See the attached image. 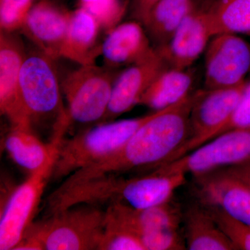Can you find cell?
<instances>
[{"label":"cell","instance_id":"cell-9","mask_svg":"<svg viewBox=\"0 0 250 250\" xmlns=\"http://www.w3.org/2000/svg\"><path fill=\"white\" fill-rule=\"evenodd\" d=\"M246 83L244 82L228 88L199 90L190 112L188 139L170 162L217 136L236 111Z\"/></svg>","mask_w":250,"mask_h":250},{"label":"cell","instance_id":"cell-19","mask_svg":"<svg viewBox=\"0 0 250 250\" xmlns=\"http://www.w3.org/2000/svg\"><path fill=\"white\" fill-rule=\"evenodd\" d=\"M61 141L45 143L33 128L11 126L4 139V147L12 160L31 174L40 170L55 155Z\"/></svg>","mask_w":250,"mask_h":250},{"label":"cell","instance_id":"cell-8","mask_svg":"<svg viewBox=\"0 0 250 250\" xmlns=\"http://www.w3.org/2000/svg\"><path fill=\"white\" fill-rule=\"evenodd\" d=\"M56 154L40 170L29 174L27 180L15 188L1 206L0 250H14L33 223L46 184L50 181Z\"/></svg>","mask_w":250,"mask_h":250},{"label":"cell","instance_id":"cell-4","mask_svg":"<svg viewBox=\"0 0 250 250\" xmlns=\"http://www.w3.org/2000/svg\"><path fill=\"white\" fill-rule=\"evenodd\" d=\"M186 182L185 174L160 166L140 173L99 177L92 184L90 195L99 205L121 204L143 209L170 201L174 192Z\"/></svg>","mask_w":250,"mask_h":250},{"label":"cell","instance_id":"cell-20","mask_svg":"<svg viewBox=\"0 0 250 250\" xmlns=\"http://www.w3.org/2000/svg\"><path fill=\"white\" fill-rule=\"evenodd\" d=\"M182 223L187 250H235L207 208L198 202L184 210Z\"/></svg>","mask_w":250,"mask_h":250},{"label":"cell","instance_id":"cell-11","mask_svg":"<svg viewBox=\"0 0 250 250\" xmlns=\"http://www.w3.org/2000/svg\"><path fill=\"white\" fill-rule=\"evenodd\" d=\"M194 177L197 201L250 225V188L226 169Z\"/></svg>","mask_w":250,"mask_h":250},{"label":"cell","instance_id":"cell-27","mask_svg":"<svg viewBox=\"0 0 250 250\" xmlns=\"http://www.w3.org/2000/svg\"><path fill=\"white\" fill-rule=\"evenodd\" d=\"M145 250H187L184 233L179 228L153 230L139 236Z\"/></svg>","mask_w":250,"mask_h":250},{"label":"cell","instance_id":"cell-3","mask_svg":"<svg viewBox=\"0 0 250 250\" xmlns=\"http://www.w3.org/2000/svg\"><path fill=\"white\" fill-rule=\"evenodd\" d=\"M156 111L131 119L99 123L59 143L50 181L65 179L120 149Z\"/></svg>","mask_w":250,"mask_h":250},{"label":"cell","instance_id":"cell-12","mask_svg":"<svg viewBox=\"0 0 250 250\" xmlns=\"http://www.w3.org/2000/svg\"><path fill=\"white\" fill-rule=\"evenodd\" d=\"M27 52L19 36L1 31L0 111L11 126H31L20 93V77Z\"/></svg>","mask_w":250,"mask_h":250},{"label":"cell","instance_id":"cell-17","mask_svg":"<svg viewBox=\"0 0 250 250\" xmlns=\"http://www.w3.org/2000/svg\"><path fill=\"white\" fill-rule=\"evenodd\" d=\"M183 208L178 202L170 201L150 208L136 209L112 204L106 209V216L139 236L143 233L166 228H179L183 220Z\"/></svg>","mask_w":250,"mask_h":250},{"label":"cell","instance_id":"cell-23","mask_svg":"<svg viewBox=\"0 0 250 250\" xmlns=\"http://www.w3.org/2000/svg\"><path fill=\"white\" fill-rule=\"evenodd\" d=\"M207 14L213 36L250 34V0H219Z\"/></svg>","mask_w":250,"mask_h":250},{"label":"cell","instance_id":"cell-21","mask_svg":"<svg viewBox=\"0 0 250 250\" xmlns=\"http://www.w3.org/2000/svg\"><path fill=\"white\" fill-rule=\"evenodd\" d=\"M193 75L187 69L168 68L153 81L140 100L139 104L159 111L177 104L190 95Z\"/></svg>","mask_w":250,"mask_h":250},{"label":"cell","instance_id":"cell-2","mask_svg":"<svg viewBox=\"0 0 250 250\" xmlns=\"http://www.w3.org/2000/svg\"><path fill=\"white\" fill-rule=\"evenodd\" d=\"M54 61L36 47L27 52L20 77L21 100L31 126H48L51 141L63 139L70 126Z\"/></svg>","mask_w":250,"mask_h":250},{"label":"cell","instance_id":"cell-16","mask_svg":"<svg viewBox=\"0 0 250 250\" xmlns=\"http://www.w3.org/2000/svg\"><path fill=\"white\" fill-rule=\"evenodd\" d=\"M144 26L136 21L120 23L102 43L104 66L116 69L145 60L155 52Z\"/></svg>","mask_w":250,"mask_h":250},{"label":"cell","instance_id":"cell-24","mask_svg":"<svg viewBox=\"0 0 250 250\" xmlns=\"http://www.w3.org/2000/svg\"><path fill=\"white\" fill-rule=\"evenodd\" d=\"M205 206V205H203ZM235 250H250V225L229 216L219 208L205 206Z\"/></svg>","mask_w":250,"mask_h":250},{"label":"cell","instance_id":"cell-15","mask_svg":"<svg viewBox=\"0 0 250 250\" xmlns=\"http://www.w3.org/2000/svg\"><path fill=\"white\" fill-rule=\"evenodd\" d=\"M212 37L207 12L193 10L168 43L156 49L170 68L187 69L205 52Z\"/></svg>","mask_w":250,"mask_h":250},{"label":"cell","instance_id":"cell-25","mask_svg":"<svg viewBox=\"0 0 250 250\" xmlns=\"http://www.w3.org/2000/svg\"><path fill=\"white\" fill-rule=\"evenodd\" d=\"M98 250L145 249L136 235L106 216V227Z\"/></svg>","mask_w":250,"mask_h":250},{"label":"cell","instance_id":"cell-26","mask_svg":"<svg viewBox=\"0 0 250 250\" xmlns=\"http://www.w3.org/2000/svg\"><path fill=\"white\" fill-rule=\"evenodd\" d=\"M80 7L89 12L106 33L121 23L126 8L120 0H98L80 5Z\"/></svg>","mask_w":250,"mask_h":250},{"label":"cell","instance_id":"cell-32","mask_svg":"<svg viewBox=\"0 0 250 250\" xmlns=\"http://www.w3.org/2000/svg\"><path fill=\"white\" fill-rule=\"evenodd\" d=\"M80 5L87 4V3L94 2V1H98V0H79Z\"/></svg>","mask_w":250,"mask_h":250},{"label":"cell","instance_id":"cell-13","mask_svg":"<svg viewBox=\"0 0 250 250\" xmlns=\"http://www.w3.org/2000/svg\"><path fill=\"white\" fill-rule=\"evenodd\" d=\"M168 67L156 49L150 57L119 72L113 83L107 111L102 123L116 121L118 117L139 104L141 97L153 81Z\"/></svg>","mask_w":250,"mask_h":250},{"label":"cell","instance_id":"cell-22","mask_svg":"<svg viewBox=\"0 0 250 250\" xmlns=\"http://www.w3.org/2000/svg\"><path fill=\"white\" fill-rule=\"evenodd\" d=\"M193 10L191 0H160L143 24L154 47L167 45Z\"/></svg>","mask_w":250,"mask_h":250},{"label":"cell","instance_id":"cell-30","mask_svg":"<svg viewBox=\"0 0 250 250\" xmlns=\"http://www.w3.org/2000/svg\"><path fill=\"white\" fill-rule=\"evenodd\" d=\"M160 0H133L131 14L135 21L143 24L151 10Z\"/></svg>","mask_w":250,"mask_h":250},{"label":"cell","instance_id":"cell-1","mask_svg":"<svg viewBox=\"0 0 250 250\" xmlns=\"http://www.w3.org/2000/svg\"><path fill=\"white\" fill-rule=\"evenodd\" d=\"M198 93L156 111L116 152L64 181L74 183L108 174L140 173L170 162L188 139L190 112Z\"/></svg>","mask_w":250,"mask_h":250},{"label":"cell","instance_id":"cell-6","mask_svg":"<svg viewBox=\"0 0 250 250\" xmlns=\"http://www.w3.org/2000/svg\"><path fill=\"white\" fill-rule=\"evenodd\" d=\"M118 74L116 69L93 64L80 65L67 75L61 83L70 125L84 129L102 123Z\"/></svg>","mask_w":250,"mask_h":250},{"label":"cell","instance_id":"cell-31","mask_svg":"<svg viewBox=\"0 0 250 250\" xmlns=\"http://www.w3.org/2000/svg\"><path fill=\"white\" fill-rule=\"evenodd\" d=\"M226 169L228 172L232 174L235 177L241 179L250 188V160L240 164L232 166Z\"/></svg>","mask_w":250,"mask_h":250},{"label":"cell","instance_id":"cell-29","mask_svg":"<svg viewBox=\"0 0 250 250\" xmlns=\"http://www.w3.org/2000/svg\"><path fill=\"white\" fill-rule=\"evenodd\" d=\"M238 128H250V83H246L236 111L217 136Z\"/></svg>","mask_w":250,"mask_h":250},{"label":"cell","instance_id":"cell-10","mask_svg":"<svg viewBox=\"0 0 250 250\" xmlns=\"http://www.w3.org/2000/svg\"><path fill=\"white\" fill-rule=\"evenodd\" d=\"M250 72V46L234 34L213 36L205 50V90L235 86Z\"/></svg>","mask_w":250,"mask_h":250},{"label":"cell","instance_id":"cell-28","mask_svg":"<svg viewBox=\"0 0 250 250\" xmlns=\"http://www.w3.org/2000/svg\"><path fill=\"white\" fill-rule=\"evenodd\" d=\"M36 0H0L1 31L14 33L22 29Z\"/></svg>","mask_w":250,"mask_h":250},{"label":"cell","instance_id":"cell-18","mask_svg":"<svg viewBox=\"0 0 250 250\" xmlns=\"http://www.w3.org/2000/svg\"><path fill=\"white\" fill-rule=\"evenodd\" d=\"M100 29L95 18L83 8L70 12L61 57L80 65L95 64L97 57L102 54V44L98 42Z\"/></svg>","mask_w":250,"mask_h":250},{"label":"cell","instance_id":"cell-7","mask_svg":"<svg viewBox=\"0 0 250 250\" xmlns=\"http://www.w3.org/2000/svg\"><path fill=\"white\" fill-rule=\"evenodd\" d=\"M250 160V128L225 131L163 166L172 172L202 175Z\"/></svg>","mask_w":250,"mask_h":250},{"label":"cell","instance_id":"cell-14","mask_svg":"<svg viewBox=\"0 0 250 250\" xmlns=\"http://www.w3.org/2000/svg\"><path fill=\"white\" fill-rule=\"evenodd\" d=\"M70 16L52 0H40L29 11L21 30L36 48L56 60L61 57Z\"/></svg>","mask_w":250,"mask_h":250},{"label":"cell","instance_id":"cell-5","mask_svg":"<svg viewBox=\"0 0 250 250\" xmlns=\"http://www.w3.org/2000/svg\"><path fill=\"white\" fill-rule=\"evenodd\" d=\"M106 220V209L82 204L33 223L25 233L38 238L45 250H98Z\"/></svg>","mask_w":250,"mask_h":250}]
</instances>
